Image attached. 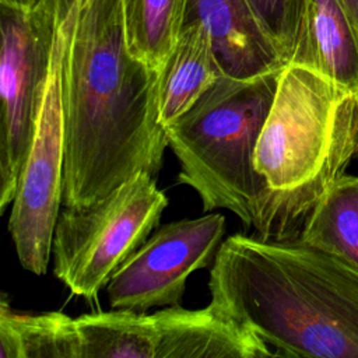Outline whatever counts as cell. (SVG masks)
Instances as JSON below:
<instances>
[{
  "mask_svg": "<svg viewBox=\"0 0 358 358\" xmlns=\"http://www.w3.org/2000/svg\"><path fill=\"white\" fill-rule=\"evenodd\" d=\"M158 70L129 50L122 0H77L63 59V206L85 207L120 183L157 176L168 147Z\"/></svg>",
  "mask_w": 358,
  "mask_h": 358,
  "instance_id": "1",
  "label": "cell"
},
{
  "mask_svg": "<svg viewBox=\"0 0 358 358\" xmlns=\"http://www.w3.org/2000/svg\"><path fill=\"white\" fill-rule=\"evenodd\" d=\"M210 303L274 357L358 358V266L302 239L235 234L213 262Z\"/></svg>",
  "mask_w": 358,
  "mask_h": 358,
  "instance_id": "2",
  "label": "cell"
},
{
  "mask_svg": "<svg viewBox=\"0 0 358 358\" xmlns=\"http://www.w3.org/2000/svg\"><path fill=\"white\" fill-rule=\"evenodd\" d=\"M358 143V94L298 64H285L262 129L253 165L271 190L264 239L301 238Z\"/></svg>",
  "mask_w": 358,
  "mask_h": 358,
  "instance_id": "3",
  "label": "cell"
},
{
  "mask_svg": "<svg viewBox=\"0 0 358 358\" xmlns=\"http://www.w3.org/2000/svg\"><path fill=\"white\" fill-rule=\"evenodd\" d=\"M278 71L232 78L222 76L182 116L165 127L180 171L178 182L199 194L203 210L225 208L266 238L271 190L253 165L270 112Z\"/></svg>",
  "mask_w": 358,
  "mask_h": 358,
  "instance_id": "4",
  "label": "cell"
},
{
  "mask_svg": "<svg viewBox=\"0 0 358 358\" xmlns=\"http://www.w3.org/2000/svg\"><path fill=\"white\" fill-rule=\"evenodd\" d=\"M168 203L155 178L137 172L90 206H64L52 239L53 274L74 295L95 299L147 241Z\"/></svg>",
  "mask_w": 358,
  "mask_h": 358,
  "instance_id": "5",
  "label": "cell"
},
{
  "mask_svg": "<svg viewBox=\"0 0 358 358\" xmlns=\"http://www.w3.org/2000/svg\"><path fill=\"white\" fill-rule=\"evenodd\" d=\"M76 4L77 0H56L49 74L8 218V232L18 262L36 275L48 270L53 231L63 203V59L67 27Z\"/></svg>",
  "mask_w": 358,
  "mask_h": 358,
  "instance_id": "6",
  "label": "cell"
},
{
  "mask_svg": "<svg viewBox=\"0 0 358 358\" xmlns=\"http://www.w3.org/2000/svg\"><path fill=\"white\" fill-rule=\"evenodd\" d=\"M56 0L0 3V213L11 206L49 74Z\"/></svg>",
  "mask_w": 358,
  "mask_h": 358,
  "instance_id": "7",
  "label": "cell"
},
{
  "mask_svg": "<svg viewBox=\"0 0 358 358\" xmlns=\"http://www.w3.org/2000/svg\"><path fill=\"white\" fill-rule=\"evenodd\" d=\"M225 228V217L220 213L161 227L109 278L110 308L145 312L179 305L190 274L214 262Z\"/></svg>",
  "mask_w": 358,
  "mask_h": 358,
  "instance_id": "8",
  "label": "cell"
},
{
  "mask_svg": "<svg viewBox=\"0 0 358 358\" xmlns=\"http://www.w3.org/2000/svg\"><path fill=\"white\" fill-rule=\"evenodd\" d=\"M192 22L208 31L228 77L250 78L285 66L249 0H182V27Z\"/></svg>",
  "mask_w": 358,
  "mask_h": 358,
  "instance_id": "9",
  "label": "cell"
},
{
  "mask_svg": "<svg viewBox=\"0 0 358 358\" xmlns=\"http://www.w3.org/2000/svg\"><path fill=\"white\" fill-rule=\"evenodd\" d=\"M155 358H266L271 350L252 331L208 303L201 309L166 306L151 313Z\"/></svg>",
  "mask_w": 358,
  "mask_h": 358,
  "instance_id": "10",
  "label": "cell"
},
{
  "mask_svg": "<svg viewBox=\"0 0 358 358\" xmlns=\"http://www.w3.org/2000/svg\"><path fill=\"white\" fill-rule=\"evenodd\" d=\"M288 64L310 69L358 94V27L341 0H302Z\"/></svg>",
  "mask_w": 358,
  "mask_h": 358,
  "instance_id": "11",
  "label": "cell"
},
{
  "mask_svg": "<svg viewBox=\"0 0 358 358\" xmlns=\"http://www.w3.org/2000/svg\"><path fill=\"white\" fill-rule=\"evenodd\" d=\"M224 71L211 36L200 22L182 27L178 41L158 70V116L165 129L213 87Z\"/></svg>",
  "mask_w": 358,
  "mask_h": 358,
  "instance_id": "12",
  "label": "cell"
},
{
  "mask_svg": "<svg viewBox=\"0 0 358 358\" xmlns=\"http://www.w3.org/2000/svg\"><path fill=\"white\" fill-rule=\"evenodd\" d=\"M0 358H83L77 322L63 312H17L3 298Z\"/></svg>",
  "mask_w": 358,
  "mask_h": 358,
  "instance_id": "13",
  "label": "cell"
},
{
  "mask_svg": "<svg viewBox=\"0 0 358 358\" xmlns=\"http://www.w3.org/2000/svg\"><path fill=\"white\" fill-rule=\"evenodd\" d=\"M299 239L358 266V176L344 172L329 186Z\"/></svg>",
  "mask_w": 358,
  "mask_h": 358,
  "instance_id": "14",
  "label": "cell"
},
{
  "mask_svg": "<svg viewBox=\"0 0 358 358\" xmlns=\"http://www.w3.org/2000/svg\"><path fill=\"white\" fill-rule=\"evenodd\" d=\"M83 358H155L157 337L151 313L112 309L76 319Z\"/></svg>",
  "mask_w": 358,
  "mask_h": 358,
  "instance_id": "15",
  "label": "cell"
},
{
  "mask_svg": "<svg viewBox=\"0 0 358 358\" xmlns=\"http://www.w3.org/2000/svg\"><path fill=\"white\" fill-rule=\"evenodd\" d=\"M130 53L159 70L182 31V0H122Z\"/></svg>",
  "mask_w": 358,
  "mask_h": 358,
  "instance_id": "16",
  "label": "cell"
},
{
  "mask_svg": "<svg viewBox=\"0 0 358 358\" xmlns=\"http://www.w3.org/2000/svg\"><path fill=\"white\" fill-rule=\"evenodd\" d=\"M263 28L288 64L301 13L302 0H249Z\"/></svg>",
  "mask_w": 358,
  "mask_h": 358,
  "instance_id": "17",
  "label": "cell"
},
{
  "mask_svg": "<svg viewBox=\"0 0 358 358\" xmlns=\"http://www.w3.org/2000/svg\"><path fill=\"white\" fill-rule=\"evenodd\" d=\"M354 24L358 27V0H341Z\"/></svg>",
  "mask_w": 358,
  "mask_h": 358,
  "instance_id": "18",
  "label": "cell"
},
{
  "mask_svg": "<svg viewBox=\"0 0 358 358\" xmlns=\"http://www.w3.org/2000/svg\"><path fill=\"white\" fill-rule=\"evenodd\" d=\"M0 3H6V4L22 7V8H31L36 3V0H0Z\"/></svg>",
  "mask_w": 358,
  "mask_h": 358,
  "instance_id": "19",
  "label": "cell"
},
{
  "mask_svg": "<svg viewBox=\"0 0 358 358\" xmlns=\"http://www.w3.org/2000/svg\"><path fill=\"white\" fill-rule=\"evenodd\" d=\"M355 157L358 158V143H357V152H355Z\"/></svg>",
  "mask_w": 358,
  "mask_h": 358,
  "instance_id": "20",
  "label": "cell"
}]
</instances>
